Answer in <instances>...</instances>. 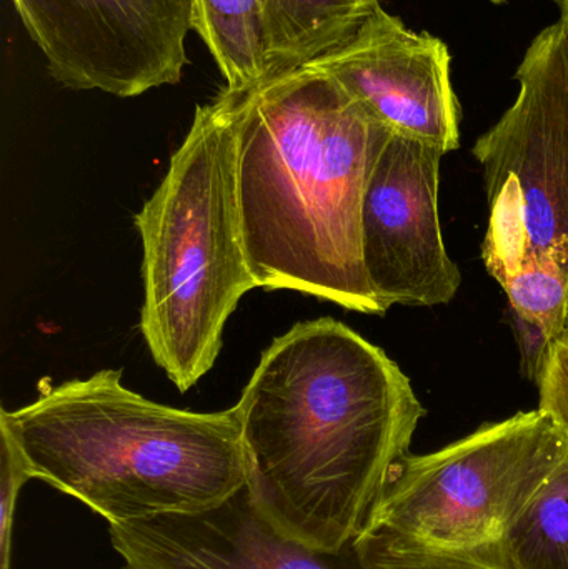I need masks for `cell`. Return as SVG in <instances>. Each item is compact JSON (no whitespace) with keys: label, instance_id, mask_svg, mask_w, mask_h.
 I'll list each match as a JSON object with an SVG mask.
<instances>
[{"label":"cell","instance_id":"6da1fadb","mask_svg":"<svg viewBox=\"0 0 568 569\" xmlns=\"http://www.w3.org/2000/svg\"><path fill=\"white\" fill-rule=\"evenodd\" d=\"M236 410L257 507L322 550L362 533L427 415L399 365L332 317L277 337Z\"/></svg>","mask_w":568,"mask_h":569},{"label":"cell","instance_id":"7a4b0ae2","mask_svg":"<svg viewBox=\"0 0 568 569\" xmlns=\"http://www.w3.org/2000/svg\"><path fill=\"white\" fill-rule=\"evenodd\" d=\"M217 96L236 130L240 222L257 288L386 315L363 267L362 206L392 130L312 62Z\"/></svg>","mask_w":568,"mask_h":569},{"label":"cell","instance_id":"3957f363","mask_svg":"<svg viewBox=\"0 0 568 569\" xmlns=\"http://www.w3.org/2000/svg\"><path fill=\"white\" fill-rule=\"evenodd\" d=\"M30 477L76 498L109 525L217 507L249 480L239 415L147 400L122 370L57 385L0 411Z\"/></svg>","mask_w":568,"mask_h":569},{"label":"cell","instance_id":"277c9868","mask_svg":"<svg viewBox=\"0 0 568 569\" xmlns=\"http://www.w3.org/2000/svg\"><path fill=\"white\" fill-rule=\"evenodd\" d=\"M133 222L142 240L140 331L153 361L186 393L212 370L227 321L257 288L240 222L236 130L219 96L196 107Z\"/></svg>","mask_w":568,"mask_h":569},{"label":"cell","instance_id":"5b68a950","mask_svg":"<svg viewBox=\"0 0 568 569\" xmlns=\"http://www.w3.org/2000/svg\"><path fill=\"white\" fill-rule=\"evenodd\" d=\"M568 460V435L542 410L520 411L390 473L360 540L439 569H500L520 515Z\"/></svg>","mask_w":568,"mask_h":569},{"label":"cell","instance_id":"8992f818","mask_svg":"<svg viewBox=\"0 0 568 569\" xmlns=\"http://www.w3.org/2000/svg\"><path fill=\"white\" fill-rule=\"evenodd\" d=\"M516 79V102L472 147L490 210L484 266L499 284L529 266L568 280V50L560 22L532 40Z\"/></svg>","mask_w":568,"mask_h":569},{"label":"cell","instance_id":"52a82bcc","mask_svg":"<svg viewBox=\"0 0 568 569\" xmlns=\"http://www.w3.org/2000/svg\"><path fill=\"white\" fill-rule=\"evenodd\" d=\"M46 59L77 92L132 99L176 86L189 63L192 0H12Z\"/></svg>","mask_w":568,"mask_h":569},{"label":"cell","instance_id":"ba28073f","mask_svg":"<svg viewBox=\"0 0 568 569\" xmlns=\"http://www.w3.org/2000/svg\"><path fill=\"white\" fill-rule=\"evenodd\" d=\"M436 147L392 133L370 172L362 206V257L382 310L436 307L456 298L462 273L439 216Z\"/></svg>","mask_w":568,"mask_h":569},{"label":"cell","instance_id":"9c48e42d","mask_svg":"<svg viewBox=\"0 0 568 569\" xmlns=\"http://www.w3.org/2000/svg\"><path fill=\"white\" fill-rule=\"evenodd\" d=\"M122 569H439L380 553L353 538L310 547L270 523L249 487L199 513L109 525Z\"/></svg>","mask_w":568,"mask_h":569},{"label":"cell","instance_id":"30bf717a","mask_svg":"<svg viewBox=\"0 0 568 569\" xmlns=\"http://www.w3.org/2000/svg\"><path fill=\"white\" fill-rule=\"evenodd\" d=\"M397 136L454 152L462 109L450 79L449 47L380 9L349 42L313 60Z\"/></svg>","mask_w":568,"mask_h":569},{"label":"cell","instance_id":"8fae6325","mask_svg":"<svg viewBox=\"0 0 568 569\" xmlns=\"http://www.w3.org/2000/svg\"><path fill=\"white\" fill-rule=\"evenodd\" d=\"M260 3L276 77L339 49L382 9L380 0H260Z\"/></svg>","mask_w":568,"mask_h":569},{"label":"cell","instance_id":"7c38bea8","mask_svg":"<svg viewBox=\"0 0 568 569\" xmlns=\"http://www.w3.org/2000/svg\"><path fill=\"white\" fill-rule=\"evenodd\" d=\"M192 30L216 60L226 89H253L276 77L260 0H192Z\"/></svg>","mask_w":568,"mask_h":569},{"label":"cell","instance_id":"4fadbf2b","mask_svg":"<svg viewBox=\"0 0 568 569\" xmlns=\"http://www.w3.org/2000/svg\"><path fill=\"white\" fill-rule=\"evenodd\" d=\"M500 569H568V460L509 531Z\"/></svg>","mask_w":568,"mask_h":569},{"label":"cell","instance_id":"5bb4252c","mask_svg":"<svg viewBox=\"0 0 568 569\" xmlns=\"http://www.w3.org/2000/svg\"><path fill=\"white\" fill-rule=\"evenodd\" d=\"M500 287L509 297V307L546 328L559 340L566 333L568 315V280L549 267H524Z\"/></svg>","mask_w":568,"mask_h":569},{"label":"cell","instance_id":"9a60e30c","mask_svg":"<svg viewBox=\"0 0 568 569\" xmlns=\"http://www.w3.org/2000/svg\"><path fill=\"white\" fill-rule=\"evenodd\" d=\"M32 480L12 435L0 425V569H10L17 498Z\"/></svg>","mask_w":568,"mask_h":569},{"label":"cell","instance_id":"2e32d148","mask_svg":"<svg viewBox=\"0 0 568 569\" xmlns=\"http://www.w3.org/2000/svg\"><path fill=\"white\" fill-rule=\"evenodd\" d=\"M539 410L550 415L568 435V337L554 345L539 383Z\"/></svg>","mask_w":568,"mask_h":569},{"label":"cell","instance_id":"e0dca14e","mask_svg":"<svg viewBox=\"0 0 568 569\" xmlns=\"http://www.w3.org/2000/svg\"><path fill=\"white\" fill-rule=\"evenodd\" d=\"M510 327L520 351V367L527 380L539 383L556 340L546 328L509 307Z\"/></svg>","mask_w":568,"mask_h":569},{"label":"cell","instance_id":"ac0fdd59","mask_svg":"<svg viewBox=\"0 0 568 569\" xmlns=\"http://www.w3.org/2000/svg\"><path fill=\"white\" fill-rule=\"evenodd\" d=\"M560 9V26L564 29V36H566L567 50H568V0H559L557 2Z\"/></svg>","mask_w":568,"mask_h":569},{"label":"cell","instance_id":"d6986e66","mask_svg":"<svg viewBox=\"0 0 568 569\" xmlns=\"http://www.w3.org/2000/svg\"><path fill=\"white\" fill-rule=\"evenodd\" d=\"M490 2L496 3V6H500V3H506L507 0H490ZM550 2H559V0H550Z\"/></svg>","mask_w":568,"mask_h":569},{"label":"cell","instance_id":"ffe728a7","mask_svg":"<svg viewBox=\"0 0 568 569\" xmlns=\"http://www.w3.org/2000/svg\"><path fill=\"white\" fill-rule=\"evenodd\" d=\"M564 335H566V337H568V315H567V323H566V333H564Z\"/></svg>","mask_w":568,"mask_h":569}]
</instances>
